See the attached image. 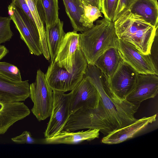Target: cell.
Returning a JSON list of instances; mask_svg holds the SVG:
<instances>
[{"instance_id": "cell-28", "label": "cell", "mask_w": 158, "mask_h": 158, "mask_svg": "<svg viewBox=\"0 0 158 158\" xmlns=\"http://www.w3.org/2000/svg\"><path fill=\"white\" fill-rule=\"evenodd\" d=\"M136 0H118L113 22L116 20L124 11L129 9Z\"/></svg>"}, {"instance_id": "cell-1", "label": "cell", "mask_w": 158, "mask_h": 158, "mask_svg": "<svg viewBox=\"0 0 158 158\" xmlns=\"http://www.w3.org/2000/svg\"><path fill=\"white\" fill-rule=\"evenodd\" d=\"M84 76L88 77L98 91L102 106L114 131L137 120L134 117L139 107L118 97L110 87L106 77L94 65L88 64Z\"/></svg>"}, {"instance_id": "cell-16", "label": "cell", "mask_w": 158, "mask_h": 158, "mask_svg": "<svg viewBox=\"0 0 158 158\" xmlns=\"http://www.w3.org/2000/svg\"><path fill=\"white\" fill-rule=\"evenodd\" d=\"M99 130L89 129L85 131L76 132L62 130L54 136L45 138L44 143L48 144H75L85 141H90L98 138Z\"/></svg>"}, {"instance_id": "cell-12", "label": "cell", "mask_w": 158, "mask_h": 158, "mask_svg": "<svg viewBox=\"0 0 158 158\" xmlns=\"http://www.w3.org/2000/svg\"><path fill=\"white\" fill-rule=\"evenodd\" d=\"M79 34L74 31L65 34L54 61L58 66L71 72L74 64L76 52L80 48Z\"/></svg>"}, {"instance_id": "cell-10", "label": "cell", "mask_w": 158, "mask_h": 158, "mask_svg": "<svg viewBox=\"0 0 158 158\" xmlns=\"http://www.w3.org/2000/svg\"><path fill=\"white\" fill-rule=\"evenodd\" d=\"M123 60L139 74L158 75L149 55L140 52L134 45L118 39V48Z\"/></svg>"}, {"instance_id": "cell-32", "label": "cell", "mask_w": 158, "mask_h": 158, "mask_svg": "<svg viewBox=\"0 0 158 158\" xmlns=\"http://www.w3.org/2000/svg\"><path fill=\"white\" fill-rule=\"evenodd\" d=\"M9 52L8 50L4 46L0 45V60Z\"/></svg>"}, {"instance_id": "cell-2", "label": "cell", "mask_w": 158, "mask_h": 158, "mask_svg": "<svg viewBox=\"0 0 158 158\" xmlns=\"http://www.w3.org/2000/svg\"><path fill=\"white\" fill-rule=\"evenodd\" d=\"M79 44L87 64L94 65L107 50L118 48V38L114 22L105 17L97 20L93 27L79 34Z\"/></svg>"}, {"instance_id": "cell-8", "label": "cell", "mask_w": 158, "mask_h": 158, "mask_svg": "<svg viewBox=\"0 0 158 158\" xmlns=\"http://www.w3.org/2000/svg\"><path fill=\"white\" fill-rule=\"evenodd\" d=\"M53 103L50 119L44 133L45 138L54 136L63 130L70 116L69 93L53 90Z\"/></svg>"}, {"instance_id": "cell-24", "label": "cell", "mask_w": 158, "mask_h": 158, "mask_svg": "<svg viewBox=\"0 0 158 158\" xmlns=\"http://www.w3.org/2000/svg\"><path fill=\"white\" fill-rule=\"evenodd\" d=\"M0 75L15 81H22L19 70L15 66L7 62H0Z\"/></svg>"}, {"instance_id": "cell-9", "label": "cell", "mask_w": 158, "mask_h": 158, "mask_svg": "<svg viewBox=\"0 0 158 158\" xmlns=\"http://www.w3.org/2000/svg\"><path fill=\"white\" fill-rule=\"evenodd\" d=\"M138 73L123 60L112 76L107 78L108 84L118 97L125 99L134 88Z\"/></svg>"}, {"instance_id": "cell-14", "label": "cell", "mask_w": 158, "mask_h": 158, "mask_svg": "<svg viewBox=\"0 0 158 158\" xmlns=\"http://www.w3.org/2000/svg\"><path fill=\"white\" fill-rule=\"evenodd\" d=\"M157 114L149 117H144L137 119L134 123L122 128L115 130L101 140L102 143L108 144H118L133 137L135 135L148 125L155 122Z\"/></svg>"}, {"instance_id": "cell-29", "label": "cell", "mask_w": 158, "mask_h": 158, "mask_svg": "<svg viewBox=\"0 0 158 158\" xmlns=\"http://www.w3.org/2000/svg\"><path fill=\"white\" fill-rule=\"evenodd\" d=\"M11 140L18 143L32 144L35 140L32 137L31 133L27 131H24L21 135L11 139Z\"/></svg>"}, {"instance_id": "cell-21", "label": "cell", "mask_w": 158, "mask_h": 158, "mask_svg": "<svg viewBox=\"0 0 158 158\" xmlns=\"http://www.w3.org/2000/svg\"><path fill=\"white\" fill-rule=\"evenodd\" d=\"M67 15L68 16L73 31L81 33L85 31L80 22L84 14L83 4L81 0H62Z\"/></svg>"}, {"instance_id": "cell-22", "label": "cell", "mask_w": 158, "mask_h": 158, "mask_svg": "<svg viewBox=\"0 0 158 158\" xmlns=\"http://www.w3.org/2000/svg\"><path fill=\"white\" fill-rule=\"evenodd\" d=\"M44 14L45 29L55 23L59 19L58 0H40Z\"/></svg>"}, {"instance_id": "cell-18", "label": "cell", "mask_w": 158, "mask_h": 158, "mask_svg": "<svg viewBox=\"0 0 158 158\" xmlns=\"http://www.w3.org/2000/svg\"><path fill=\"white\" fill-rule=\"evenodd\" d=\"M129 10L152 26L158 27L157 0H136Z\"/></svg>"}, {"instance_id": "cell-25", "label": "cell", "mask_w": 158, "mask_h": 158, "mask_svg": "<svg viewBox=\"0 0 158 158\" xmlns=\"http://www.w3.org/2000/svg\"><path fill=\"white\" fill-rule=\"evenodd\" d=\"M10 17H0V44L9 41L13 35L10 29Z\"/></svg>"}, {"instance_id": "cell-5", "label": "cell", "mask_w": 158, "mask_h": 158, "mask_svg": "<svg viewBox=\"0 0 158 158\" xmlns=\"http://www.w3.org/2000/svg\"><path fill=\"white\" fill-rule=\"evenodd\" d=\"M8 13L30 52L35 56L41 55L40 35L35 23L21 8L12 3L8 6Z\"/></svg>"}, {"instance_id": "cell-4", "label": "cell", "mask_w": 158, "mask_h": 158, "mask_svg": "<svg viewBox=\"0 0 158 158\" xmlns=\"http://www.w3.org/2000/svg\"><path fill=\"white\" fill-rule=\"evenodd\" d=\"M80 48L77 50L72 71L68 72L51 62L45 74L46 80L53 90L65 92L71 91L82 79L87 65Z\"/></svg>"}, {"instance_id": "cell-11", "label": "cell", "mask_w": 158, "mask_h": 158, "mask_svg": "<svg viewBox=\"0 0 158 158\" xmlns=\"http://www.w3.org/2000/svg\"><path fill=\"white\" fill-rule=\"evenodd\" d=\"M158 93V75L138 73L135 87L125 99L139 107L142 102L154 98Z\"/></svg>"}, {"instance_id": "cell-19", "label": "cell", "mask_w": 158, "mask_h": 158, "mask_svg": "<svg viewBox=\"0 0 158 158\" xmlns=\"http://www.w3.org/2000/svg\"><path fill=\"white\" fill-rule=\"evenodd\" d=\"M123 60L118 49L112 48L101 55L96 61L94 65L108 78L114 74Z\"/></svg>"}, {"instance_id": "cell-26", "label": "cell", "mask_w": 158, "mask_h": 158, "mask_svg": "<svg viewBox=\"0 0 158 158\" xmlns=\"http://www.w3.org/2000/svg\"><path fill=\"white\" fill-rule=\"evenodd\" d=\"M118 0H105L102 13L106 18L113 21Z\"/></svg>"}, {"instance_id": "cell-15", "label": "cell", "mask_w": 158, "mask_h": 158, "mask_svg": "<svg viewBox=\"0 0 158 158\" xmlns=\"http://www.w3.org/2000/svg\"><path fill=\"white\" fill-rule=\"evenodd\" d=\"M30 113L28 107L22 102H4L0 111V135L4 134L13 124Z\"/></svg>"}, {"instance_id": "cell-30", "label": "cell", "mask_w": 158, "mask_h": 158, "mask_svg": "<svg viewBox=\"0 0 158 158\" xmlns=\"http://www.w3.org/2000/svg\"><path fill=\"white\" fill-rule=\"evenodd\" d=\"M11 3L19 6L35 23L30 9L25 0H12Z\"/></svg>"}, {"instance_id": "cell-34", "label": "cell", "mask_w": 158, "mask_h": 158, "mask_svg": "<svg viewBox=\"0 0 158 158\" xmlns=\"http://www.w3.org/2000/svg\"><path fill=\"white\" fill-rule=\"evenodd\" d=\"M104 1H105V0H102V7H103V4H104Z\"/></svg>"}, {"instance_id": "cell-7", "label": "cell", "mask_w": 158, "mask_h": 158, "mask_svg": "<svg viewBox=\"0 0 158 158\" xmlns=\"http://www.w3.org/2000/svg\"><path fill=\"white\" fill-rule=\"evenodd\" d=\"M69 93V112L70 115L80 109L98 107L100 96L89 78L84 76Z\"/></svg>"}, {"instance_id": "cell-3", "label": "cell", "mask_w": 158, "mask_h": 158, "mask_svg": "<svg viewBox=\"0 0 158 158\" xmlns=\"http://www.w3.org/2000/svg\"><path fill=\"white\" fill-rule=\"evenodd\" d=\"M114 23L118 39L132 44L144 54H149L153 39L158 32V27L152 26L129 9Z\"/></svg>"}, {"instance_id": "cell-6", "label": "cell", "mask_w": 158, "mask_h": 158, "mask_svg": "<svg viewBox=\"0 0 158 158\" xmlns=\"http://www.w3.org/2000/svg\"><path fill=\"white\" fill-rule=\"evenodd\" d=\"M29 97L34 104L31 111L39 121L50 117L53 103V90L40 69L37 71L35 81L30 85Z\"/></svg>"}, {"instance_id": "cell-33", "label": "cell", "mask_w": 158, "mask_h": 158, "mask_svg": "<svg viewBox=\"0 0 158 158\" xmlns=\"http://www.w3.org/2000/svg\"><path fill=\"white\" fill-rule=\"evenodd\" d=\"M5 102H2L0 101V111L2 110L4 105V103Z\"/></svg>"}, {"instance_id": "cell-13", "label": "cell", "mask_w": 158, "mask_h": 158, "mask_svg": "<svg viewBox=\"0 0 158 158\" xmlns=\"http://www.w3.org/2000/svg\"><path fill=\"white\" fill-rule=\"evenodd\" d=\"M30 96L28 80L16 82L0 75V101L22 102Z\"/></svg>"}, {"instance_id": "cell-17", "label": "cell", "mask_w": 158, "mask_h": 158, "mask_svg": "<svg viewBox=\"0 0 158 158\" xmlns=\"http://www.w3.org/2000/svg\"><path fill=\"white\" fill-rule=\"evenodd\" d=\"M38 29L42 54L48 60L50 56L47 44L44 14L40 0H25Z\"/></svg>"}, {"instance_id": "cell-27", "label": "cell", "mask_w": 158, "mask_h": 158, "mask_svg": "<svg viewBox=\"0 0 158 158\" xmlns=\"http://www.w3.org/2000/svg\"><path fill=\"white\" fill-rule=\"evenodd\" d=\"M149 55L156 71L158 72V32L154 37Z\"/></svg>"}, {"instance_id": "cell-23", "label": "cell", "mask_w": 158, "mask_h": 158, "mask_svg": "<svg viewBox=\"0 0 158 158\" xmlns=\"http://www.w3.org/2000/svg\"><path fill=\"white\" fill-rule=\"evenodd\" d=\"M83 8L84 13L81 16L80 22L85 31L93 27L94 22L102 17V15L101 11L96 6L83 4Z\"/></svg>"}, {"instance_id": "cell-31", "label": "cell", "mask_w": 158, "mask_h": 158, "mask_svg": "<svg viewBox=\"0 0 158 158\" xmlns=\"http://www.w3.org/2000/svg\"><path fill=\"white\" fill-rule=\"evenodd\" d=\"M84 5H90L98 7L101 11L102 9V0H81Z\"/></svg>"}, {"instance_id": "cell-20", "label": "cell", "mask_w": 158, "mask_h": 158, "mask_svg": "<svg viewBox=\"0 0 158 158\" xmlns=\"http://www.w3.org/2000/svg\"><path fill=\"white\" fill-rule=\"evenodd\" d=\"M64 23L59 19L54 24L45 29L46 40L51 62L54 61L65 35Z\"/></svg>"}]
</instances>
